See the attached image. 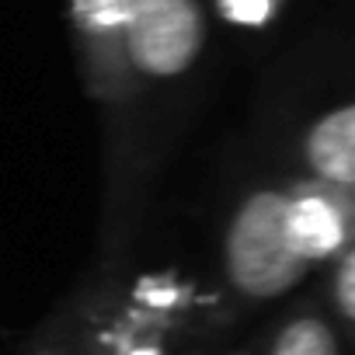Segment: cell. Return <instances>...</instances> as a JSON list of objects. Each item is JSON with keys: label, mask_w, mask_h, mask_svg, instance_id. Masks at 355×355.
Instances as JSON below:
<instances>
[{"label": "cell", "mask_w": 355, "mask_h": 355, "mask_svg": "<svg viewBox=\"0 0 355 355\" xmlns=\"http://www.w3.org/2000/svg\"><path fill=\"white\" fill-rule=\"evenodd\" d=\"M223 268L254 303L279 300L306 279L310 261L289 241V192L258 189L241 199L223 234Z\"/></svg>", "instance_id": "1"}, {"label": "cell", "mask_w": 355, "mask_h": 355, "mask_svg": "<svg viewBox=\"0 0 355 355\" xmlns=\"http://www.w3.org/2000/svg\"><path fill=\"white\" fill-rule=\"evenodd\" d=\"M206 18L199 0H125L122 49L129 73L146 80L182 77L202 53Z\"/></svg>", "instance_id": "2"}, {"label": "cell", "mask_w": 355, "mask_h": 355, "mask_svg": "<svg viewBox=\"0 0 355 355\" xmlns=\"http://www.w3.org/2000/svg\"><path fill=\"white\" fill-rule=\"evenodd\" d=\"M341 196L345 189L324 182L289 192V241L310 265L334 258L345 251V244H352L355 223L348 216L355 209H348Z\"/></svg>", "instance_id": "3"}, {"label": "cell", "mask_w": 355, "mask_h": 355, "mask_svg": "<svg viewBox=\"0 0 355 355\" xmlns=\"http://www.w3.org/2000/svg\"><path fill=\"white\" fill-rule=\"evenodd\" d=\"M303 164L324 185L355 189V101L331 108L306 129Z\"/></svg>", "instance_id": "4"}, {"label": "cell", "mask_w": 355, "mask_h": 355, "mask_svg": "<svg viewBox=\"0 0 355 355\" xmlns=\"http://www.w3.org/2000/svg\"><path fill=\"white\" fill-rule=\"evenodd\" d=\"M73 18L80 32L91 39L94 53L101 56V70H108V91L119 94V80L129 73L122 32H125V0H73Z\"/></svg>", "instance_id": "5"}, {"label": "cell", "mask_w": 355, "mask_h": 355, "mask_svg": "<svg viewBox=\"0 0 355 355\" xmlns=\"http://www.w3.org/2000/svg\"><path fill=\"white\" fill-rule=\"evenodd\" d=\"M268 355H338V338L324 317L300 313L282 324Z\"/></svg>", "instance_id": "6"}, {"label": "cell", "mask_w": 355, "mask_h": 355, "mask_svg": "<svg viewBox=\"0 0 355 355\" xmlns=\"http://www.w3.org/2000/svg\"><path fill=\"white\" fill-rule=\"evenodd\" d=\"M331 300H334L338 317L355 327V241L338 254L334 279H331Z\"/></svg>", "instance_id": "7"}, {"label": "cell", "mask_w": 355, "mask_h": 355, "mask_svg": "<svg viewBox=\"0 0 355 355\" xmlns=\"http://www.w3.org/2000/svg\"><path fill=\"white\" fill-rule=\"evenodd\" d=\"M279 8V0H216V11L230 21V25H248L258 28L265 25Z\"/></svg>", "instance_id": "8"}]
</instances>
